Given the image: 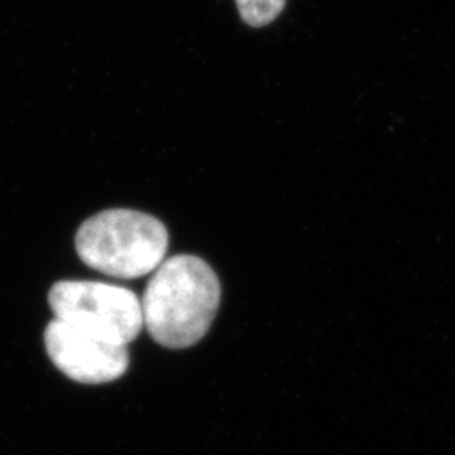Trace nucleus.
<instances>
[{"instance_id":"5","label":"nucleus","mask_w":455,"mask_h":455,"mask_svg":"<svg viewBox=\"0 0 455 455\" xmlns=\"http://www.w3.org/2000/svg\"><path fill=\"white\" fill-rule=\"evenodd\" d=\"M236 5L248 26L263 28L275 20L285 5V0H236Z\"/></svg>"},{"instance_id":"2","label":"nucleus","mask_w":455,"mask_h":455,"mask_svg":"<svg viewBox=\"0 0 455 455\" xmlns=\"http://www.w3.org/2000/svg\"><path fill=\"white\" fill-rule=\"evenodd\" d=\"M84 265L115 278H139L163 263L169 233L163 223L133 210H108L88 218L76 233Z\"/></svg>"},{"instance_id":"1","label":"nucleus","mask_w":455,"mask_h":455,"mask_svg":"<svg viewBox=\"0 0 455 455\" xmlns=\"http://www.w3.org/2000/svg\"><path fill=\"white\" fill-rule=\"evenodd\" d=\"M220 299V280L206 261L195 255L171 257L147 283L144 325L164 347H189L208 334Z\"/></svg>"},{"instance_id":"4","label":"nucleus","mask_w":455,"mask_h":455,"mask_svg":"<svg viewBox=\"0 0 455 455\" xmlns=\"http://www.w3.org/2000/svg\"><path fill=\"white\" fill-rule=\"evenodd\" d=\"M44 346L54 366L83 385H103L122 378L131 363L127 346L103 339L63 321H51Z\"/></svg>"},{"instance_id":"3","label":"nucleus","mask_w":455,"mask_h":455,"mask_svg":"<svg viewBox=\"0 0 455 455\" xmlns=\"http://www.w3.org/2000/svg\"><path fill=\"white\" fill-rule=\"evenodd\" d=\"M48 300L54 319L120 346L135 341L144 327L140 299L120 285L61 280L51 287Z\"/></svg>"}]
</instances>
